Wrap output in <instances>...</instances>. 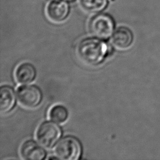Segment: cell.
I'll return each instance as SVG.
<instances>
[{"label": "cell", "instance_id": "12", "mask_svg": "<svg viewBox=\"0 0 160 160\" xmlns=\"http://www.w3.org/2000/svg\"><path fill=\"white\" fill-rule=\"evenodd\" d=\"M49 117L55 122L62 123L68 117V112L65 107L62 105L53 106L49 112Z\"/></svg>", "mask_w": 160, "mask_h": 160}, {"label": "cell", "instance_id": "11", "mask_svg": "<svg viewBox=\"0 0 160 160\" xmlns=\"http://www.w3.org/2000/svg\"><path fill=\"white\" fill-rule=\"evenodd\" d=\"M81 7L89 12H98L106 6L107 0H79Z\"/></svg>", "mask_w": 160, "mask_h": 160}, {"label": "cell", "instance_id": "6", "mask_svg": "<svg viewBox=\"0 0 160 160\" xmlns=\"http://www.w3.org/2000/svg\"><path fill=\"white\" fill-rule=\"evenodd\" d=\"M69 13L68 4L64 1L54 0L47 6L46 14L49 19L54 22L63 21Z\"/></svg>", "mask_w": 160, "mask_h": 160}, {"label": "cell", "instance_id": "9", "mask_svg": "<svg viewBox=\"0 0 160 160\" xmlns=\"http://www.w3.org/2000/svg\"><path fill=\"white\" fill-rule=\"evenodd\" d=\"M16 96L13 89L7 85L0 88V111L2 114L9 112L14 107Z\"/></svg>", "mask_w": 160, "mask_h": 160}, {"label": "cell", "instance_id": "7", "mask_svg": "<svg viewBox=\"0 0 160 160\" xmlns=\"http://www.w3.org/2000/svg\"><path fill=\"white\" fill-rule=\"evenodd\" d=\"M20 153L26 160H42L46 155L45 150L33 140L24 142L21 147Z\"/></svg>", "mask_w": 160, "mask_h": 160}, {"label": "cell", "instance_id": "8", "mask_svg": "<svg viewBox=\"0 0 160 160\" xmlns=\"http://www.w3.org/2000/svg\"><path fill=\"white\" fill-rule=\"evenodd\" d=\"M132 40V32L126 27H120L116 29L111 38L113 45L119 49L128 48L131 45Z\"/></svg>", "mask_w": 160, "mask_h": 160}, {"label": "cell", "instance_id": "4", "mask_svg": "<svg viewBox=\"0 0 160 160\" xmlns=\"http://www.w3.org/2000/svg\"><path fill=\"white\" fill-rule=\"evenodd\" d=\"M114 21L108 15L99 14L91 18L89 23L90 32L99 39H108L114 30Z\"/></svg>", "mask_w": 160, "mask_h": 160}, {"label": "cell", "instance_id": "2", "mask_svg": "<svg viewBox=\"0 0 160 160\" xmlns=\"http://www.w3.org/2000/svg\"><path fill=\"white\" fill-rule=\"evenodd\" d=\"M56 156L63 160H77L81 157L82 146L79 140L71 136L64 137L54 148Z\"/></svg>", "mask_w": 160, "mask_h": 160}, {"label": "cell", "instance_id": "5", "mask_svg": "<svg viewBox=\"0 0 160 160\" xmlns=\"http://www.w3.org/2000/svg\"><path fill=\"white\" fill-rule=\"evenodd\" d=\"M17 97L19 102L27 108H34L41 101L42 92L40 89L34 85H24L17 90Z\"/></svg>", "mask_w": 160, "mask_h": 160}, {"label": "cell", "instance_id": "3", "mask_svg": "<svg viewBox=\"0 0 160 160\" xmlns=\"http://www.w3.org/2000/svg\"><path fill=\"white\" fill-rule=\"evenodd\" d=\"M61 136V129L55 122L45 121L38 127L36 139L39 143L45 148H52Z\"/></svg>", "mask_w": 160, "mask_h": 160}, {"label": "cell", "instance_id": "1", "mask_svg": "<svg viewBox=\"0 0 160 160\" xmlns=\"http://www.w3.org/2000/svg\"><path fill=\"white\" fill-rule=\"evenodd\" d=\"M78 55L82 62L89 66L102 63L110 54L109 46L97 38H88L82 39L77 48Z\"/></svg>", "mask_w": 160, "mask_h": 160}, {"label": "cell", "instance_id": "10", "mask_svg": "<svg viewBox=\"0 0 160 160\" xmlns=\"http://www.w3.org/2000/svg\"><path fill=\"white\" fill-rule=\"evenodd\" d=\"M36 71L32 64L24 62L18 66L15 71V78L17 81L22 84H29L36 78Z\"/></svg>", "mask_w": 160, "mask_h": 160}]
</instances>
